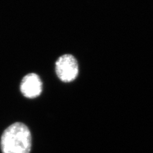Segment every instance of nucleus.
I'll return each mask as SVG.
<instances>
[{
    "label": "nucleus",
    "mask_w": 153,
    "mask_h": 153,
    "mask_svg": "<svg viewBox=\"0 0 153 153\" xmlns=\"http://www.w3.org/2000/svg\"><path fill=\"white\" fill-rule=\"evenodd\" d=\"M1 147L3 153H30L31 135L27 126L22 123L9 126L2 134Z\"/></svg>",
    "instance_id": "f257e3e1"
},
{
    "label": "nucleus",
    "mask_w": 153,
    "mask_h": 153,
    "mask_svg": "<svg viewBox=\"0 0 153 153\" xmlns=\"http://www.w3.org/2000/svg\"><path fill=\"white\" fill-rule=\"evenodd\" d=\"M56 71L59 79L64 82L74 80L79 74V65L76 59L71 54L60 56L56 62Z\"/></svg>",
    "instance_id": "f03ea898"
},
{
    "label": "nucleus",
    "mask_w": 153,
    "mask_h": 153,
    "mask_svg": "<svg viewBox=\"0 0 153 153\" xmlns=\"http://www.w3.org/2000/svg\"><path fill=\"white\" fill-rule=\"evenodd\" d=\"M42 91V82L36 74H29L24 76L21 84V91L25 97L34 98L39 96Z\"/></svg>",
    "instance_id": "7ed1b4c3"
}]
</instances>
